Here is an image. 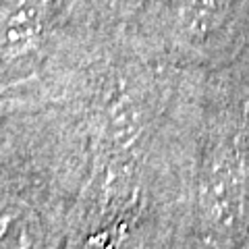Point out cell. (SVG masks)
<instances>
[{"label":"cell","instance_id":"6da1fadb","mask_svg":"<svg viewBox=\"0 0 249 249\" xmlns=\"http://www.w3.org/2000/svg\"><path fill=\"white\" fill-rule=\"evenodd\" d=\"M199 201L216 229L232 231L239 224L245 204V173L237 150L222 145L210 156L199 181Z\"/></svg>","mask_w":249,"mask_h":249},{"label":"cell","instance_id":"7a4b0ae2","mask_svg":"<svg viewBox=\"0 0 249 249\" xmlns=\"http://www.w3.org/2000/svg\"><path fill=\"white\" fill-rule=\"evenodd\" d=\"M50 0H11L2 15V54L13 60L37 42Z\"/></svg>","mask_w":249,"mask_h":249},{"label":"cell","instance_id":"3957f363","mask_svg":"<svg viewBox=\"0 0 249 249\" xmlns=\"http://www.w3.org/2000/svg\"><path fill=\"white\" fill-rule=\"evenodd\" d=\"M231 0H187L183 6V25L191 40H208L227 17Z\"/></svg>","mask_w":249,"mask_h":249},{"label":"cell","instance_id":"277c9868","mask_svg":"<svg viewBox=\"0 0 249 249\" xmlns=\"http://www.w3.org/2000/svg\"><path fill=\"white\" fill-rule=\"evenodd\" d=\"M142 108L129 96H123L112 104L106 121V135L108 142L119 150H127L131 143L137 142L142 135Z\"/></svg>","mask_w":249,"mask_h":249}]
</instances>
